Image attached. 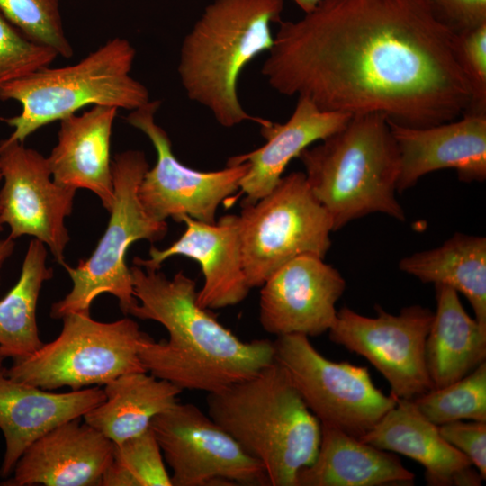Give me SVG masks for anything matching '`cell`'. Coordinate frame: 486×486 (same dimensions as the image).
Returning a JSON list of instances; mask_svg holds the SVG:
<instances>
[{
  "label": "cell",
  "instance_id": "cell-1",
  "mask_svg": "<svg viewBox=\"0 0 486 486\" xmlns=\"http://www.w3.org/2000/svg\"><path fill=\"white\" fill-rule=\"evenodd\" d=\"M454 37L427 0H322L280 22L261 72L279 94L322 111L428 127L470 104Z\"/></svg>",
  "mask_w": 486,
  "mask_h": 486
},
{
  "label": "cell",
  "instance_id": "cell-2",
  "mask_svg": "<svg viewBox=\"0 0 486 486\" xmlns=\"http://www.w3.org/2000/svg\"><path fill=\"white\" fill-rule=\"evenodd\" d=\"M138 303L130 315L160 323L167 340L148 334L139 356L146 371L179 389L207 393L244 381L274 361V341L244 342L197 302L196 283L177 272L130 267Z\"/></svg>",
  "mask_w": 486,
  "mask_h": 486
},
{
  "label": "cell",
  "instance_id": "cell-3",
  "mask_svg": "<svg viewBox=\"0 0 486 486\" xmlns=\"http://www.w3.org/2000/svg\"><path fill=\"white\" fill-rule=\"evenodd\" d=\"M208 415L265 468L272 486H295L318 454L321 426L275 361L255 375L207 393Z\"/></svg>",
  "mask_w": 486,
  "mask_h": 486
},
{
  "label": "cell",
  "instance_id": "cell-4",
  "mask_svg": "<svg viewBox=\"0 0 486 486\" xmlns=\"http://www.w3.org/2000/svg\"><path fill=\"white\" fill-rule=\"evenodd\" d=\"M284 0H214L183 40L178 74L188 98L231 128L266 119L248 114L238 94L245 67L269 51L271 25L281 22Z\"/></svg>",
  "mask_w": 486,
  "mask_h": 486
},
{
  "label": "cell",
  "instance_id": "cell-5",
  "mask_svg": "<svg viewBox=\"0 0 486 486\" xmlns=\"http://www.w3.org/2000/svg\"><path fill=\"white\" fill-rule=\"evenodd\" d=\"M298 158L312 194L331 217L333 231L376 212L405 221L395 195L398 148L383 114H353L341 130Z\"/></svg>",
  "mask_w": 486,
  "mask_h": 486
},
{
  "label": "cell",
  "instance_id": "cell-6",
  "mask_svg": "<svg viewBox=\"0 0 486 486\" xmlns=\"http://www.w3.org/2000/svg\"><path fill=\"white\" fill-rule=\"evenodd\" d=\"M136 50L114 38L74 65L38 69L0 86V100H14L21 112L5 119L8 138L24 143L36 130L89 105L128 111L149 102L148 88L130 76Z\"/></svg>",
  "mask_w": 486,
  "mask_h": 486
},
{
  "label": "cell",
  "instance_id": "cell-7",
  "mask_svg": "<svg viewBox=\"0 0 486 486\" xmlns=\"http://www.w3.org/2000/svg\"><path fill=\"white\" fill-rule=\"evenodd\" d=\"M148 168L140 150L129 149L114 156V198L107 228L88 258L81 259L76 267L62 265L73 285L63 299L51 305V318L62 319L72 312L90 313L94 300L105 292L118 300L125 316L138 303L126 263L127 251L137 240L159 241L168 230L166 221L148 216L139 199V186Z\"/></svg>",
  "mask_w": 486,
  "mask_h": 486
},
{
  "label": "cell",
  "instance_id": "cell-8",
  "mask_svg": "<svg viewBox=\"0 0 486 486\" xmlns=\"http://www.w3.org/2000/svg\"><path fill=\"white\" fill-rule=\"evenodd\" d=\"M61 320L62 329L54 340L4 368L9 377L49 391L80 390L105 385L124 374L147 372L139 348L148 334L132 319L102 322L90 313L72 312Z\"/></svg>",
  "mask_w": 486,
  "mask_h": 486
},
{
  "label": "cell",
  "instance_id": "cell-9",
  "mask_svg": "<svg viewBox=\"0 0 486 486\" xmlns=\"http://www.w3.org/2000/svg\"><path fill=\"white\" fill-rule=\"evenodd\" d=\"M239 216L242 261L250 288L301 256L325 257L333 231L331 217L312 194L303 172L283 176Z\"/></svg>",
  "mask_w": 486,
  "mask_h": 486
},
{
  "label": "cell",
  "instance_id": "cell-10",
  "mask_svg": "<svg viewBox=\"0 0 486 486\" xmlns=\"http://www.w3.org/2000/svg\"><path fill=\"white\" fill-rule=\"evenodd\" d=\"M274 346V361L320 424L360 438L397 403L375 387L366 366L326 358L305 335L279 336Z\"/></svg>",
  "mask_w": 486,
  "mask_h": 486
},
{
  "label": "cell",
  "instance_id": "cell-11",
  "mask_svg": "<svg viewBox=\"0 0 486 486\" xmlns=\"http://www.w3.org/2000/svg\"><path fill=\"white\" fill-rule=\"evenodd\" d=\"M150 428L172 471V486L270 485L264 466L193 403L178 401Z\"/></svg>",
  "mask_w": 486,
  "mask_h": 486
},
{
  "label": "cell",
  "instance_id": "cell-12",
  "mask_svg": "<svg viewBox=\"0 0 486 486\" xmlns=\"http://www.w3.org/2000/svg\"><path fill=\"white\" fill-rule=\"evenodd\" d=\"M159 101H149L130 111L126 122L142 131L151 141L157 161L145 173L139 186V199L152 219L181 222L183 216L214 223L220 203L239 190L240 180L249 164L227 166L218 171H199L181 163L173 153L172 142L155 121Z\"/></svg>",
  "mask_w": 486,
  "mask_h": 486
},
{
  "label": "cell",
  "instance_id": "cell-13",
  "mask_svg": "<svg viewBox=\"0 0 486 486\" xmlns=\"http://www.w3.org/2000/svg\"><path fill=\"white\" fill-rule=\"evenodd\" d=\"M376 311L371 318L342 307L328 330L329 339L365 357L397 399L413 400L431 390L425 345L434 312L420 305L402 308L397 315L379 306Z\"/></svg>",
  "mask_w": 486,
  "mask_h": 486
},
{
  "label": "cell",
  "instance_id": "cell-14",
  "mask_svg": "<svg viewBox=\"0 0 486 486\" xmlns=\"http://www.w3.org/2000/svg\"><path fill=\"white\" fill-rule=\"evenodd\" d=\"M0 169L1 218L9 236L41 241L63 265L70 239L65 220L72 212L76 191L54 182L47 158L8 138L0 141Z\"/></svg>",
  "mask_w": 486,
  "mask_h": 486
},
{
  "label": "cell",
  "instance_id": "cell-15",
  "mask_svg": "<svg viewBox=\"0 0 486 486\" xmlns=\"http://www.w3.org/2000/svg\"><path fill=\"white\" fill-rule=\"evenodd\" d=\"M346 289L341 274L323 258L301 256L277 269L261 286L259 320L276 337H316L328 331Z\"/></svg>",
  "mask_w": 486,
  "mask_h": 486
},
{
  "label": "cell",
  "instance_id": "cell-16",
  "mask_svg": "<svg viewBox=\"0 0 486 486\" xmlns=\"http://www.w3.org/2000/svg\"><path fill=\"white\" fill-rule=\"evenodd\" d=\"M181 222L186 228L176 241L164 249L151 246L150 258L135 256L132 263L160 269L167 258L184 256L200 264L204 276L197 292L201 307L216 310L244 301L251 288L243 267L239 216L226 214L214 223H206L185 215Z\"/></svg>",
  "mask_w": 486,
  "mask_h": 486
},
{
  "label": "cell",
  "instance_id": "cell-17",
  "mask_svg": "<svg viewBox=\"0 0 486 486\" xmlns=\"http://www.w3.org/2000/svg\"><path fill=\"white\" fill-rule=\"evenodd\" d=\"M400 170L397 193L413 187L431 172L451 168L464 182L486 179V114L464 113L447 122L410 127L388 120Z\"/></svg>",
  "mask_w": 486,
  "mask_h": 486
},
{
  "label": "cell",
  "instance_id": "cell-18",
  "mask_svg": "<svg viewBox=\"0 0 486 486\" xmlns=\"http://www.w3.org/2000/svg\"><path fill=\"white\" fill-rule=\"evenodd\" d=\"M113 442L84 421H67L34 441L2 486H100Z\"/></svg>",
  "mask_w": 486,
  "mask_h": 486
},
{
  "label": "cell",
  "instance_id": "cell-19",
  "mask_svg": "<svg viewBox=\"0 0 486 486\" xmlns=\"http://www.w3.org/2000/svg\"><path fill=\"white\" fill-rule=\"evenodd\" d=\"M105 400L104 389L91 386L53 392L9 377L0 371V429L5 450L0 477H10L23 452L56 427L81 418Z\"/></svg>",
  "mask_w": 486,
  "mask_h": 486
},
{
  "label": "cell",
  "instance_id": "cell-20",
  "mask_svg": "<svg viewBox=\"0 0 486 486\" xmlns=\"http://www.w3.org/2000/svg\"><path fill=\"white\" fill-rule=\"evenodd\" d=\"M360 439L419 463L428 485L480 486L484 481L469 458L443 437L438 426L425 418L412 400L398 399Z\"/></svg>",
  "mask_w": 486,
  "mask_h": 486
},
{
  "label": "cell",
  "instance_id": "cell-21",
  "mask_svg": "<svg viewBox=\"0 0 486 486\" xmlns=\"http://www.w3.org/2000/svg\"><path fill=\"white\" fill-rule=\"evenodd\" d=\"M118 109L95 105L60 122L58 143L47 158L58 184L94 193L110 211L114 198L111 137Z\"/></svg>",
  "mask_w": 486,
  "mask_h": 486
},
{
  "label": "cell",
  "instance_id": "cell-22",
  "mask_svg": "<svg viewBox=\"0 0 486 486\" xmlns=\"http://www.w3.org/2000/svg\"><path fill=\"white\" fill-rule=\"evenodd\" d=\"M351 116L322 111L310 100L298 97L295 109L285 123L267 120L260 125L266 144L248 153L233 156L227 162V166L249 164L248 173L239 183V190L245 194L241 205L254 204L269 194L292 159L312 143L341 130Z\"/></svg>",
  "mask_w": 486,
  "mask_h": 486
},
{
  "label": "cell",
  "instance_id": "cell-23",
  "mask_svg": "<svg viewBox=\"0 0 486 486\" xmlns=\"http://www.w3.org/2000/svg\"><path fill=\"white\" fill-rule=\"evenodd\" d=\"M321 426L314 462L300 470L295 486L413 485L415 474L394 453L380 449L343 430Z\"/></svg>",
  "mask_w": 486,
  "mask_h": 486
},
{
  "label": "cell",
  "instance_id": "cell-24",
  "mask_svg": "<svg viewBox=\"0 0 486 486\" xmlns=\"http://www.w3.org/2000/svg\"><path fill=\"white\" fill-rule=\"evenodd\" d=\"M435 286L436 310L425 345L432 389L460 380L486 359V327L468 315L454 289Z\"/></svg>",
  "mask_w": 486,
  "mask_h": 486
},
{
  "label": "cell",
  "instance_id": "cell-25",
  "mask_svg": "<svg viewBox=\"0 0 486 486\" xmlns=\"http://www.w3.org/2000/svg\"><path fill=\"white\" fill-rule=\"evenodd\" d=\"M104 386L105 400L83 419L114 444L148 430L156 416L179 401L183 392L148 372L124 374Z\"/></svg>",
  "mask_w": 486,
  "mask_h": 486
},
{
  "label": "cell",
  "instance_id": "cell-26",
  "mask_svg": "<svg viewBox=\"0 0 486 486\" xmlns=\"http://www.w3.org/2000/svg\"><path fill=\"white\" fill-rule=\"evenodd\" d=\"M400 269L423 283L446 285L471 303L486 327V238L455 233L440 247L401 258Z\"/></svg>",
  "mask_w": 486,
  "mask_h": 486
},
{
  "label": "cell",
  "instance_id": "cell-27",
  "mask_svg": "<svg viewBox=\"0 0 486 486\" xmlns=\"http://www.w3.org/2000/svg\"><path fill=\"white\" fill-rule=\"evenodd\" d=\"M53 274V269L47 266L46 246L32 238L18 281L0 300V351L5 358H26L43 345L36 310L41 287Z\"/></svg>",
  "mask_w": 486,
  "mask_h": 486
},
{
  "label": "cell",
  "instance_id": "cell-28",
  "mask_svg": "<svg viewBox=\"0 0 486 486\" xmlns=\"http://www.w3.org/2000/svg\"><path fill=\"white\" fill-rule=\"evenodd\" d=\"M100 486H172L161 448L150 428L114 444Z\"/></svg>",
  "mask_w": 486,
  "mask_h": 486
},
{
  "label": "cell",
  "instance_id": "cell-29",
  "mask_svg": "<svg viewBox=\"0 0 486 486\" xmlns=\"http://www.w3.org/2000/svg\"><path fill=\"white\" fill-rule=\"evenodd\" d=\"M436 426L457 420L486 421V361L460 380L412 400Z\"/></svg>",
  "mask_w": 486,
  "mask_h": 486
},
{
  "label": "cell",
  "instance_id": "cell-30",
  "mask_svg": "<svg viewBox=\"0 0 486 486\" xmlns=\"http://www.w3.org/2000/svg\"><path fill=\"white\" fill-rule=\"evenodd\" d=\"M59 4L60 0H0V12L29 40L68 58L73 48L65 34Z\"/></svg>",
  "mask_w": 486,
  "mask_h": 486
},
{
  "label": "cell",
  "instance_id": "cell-31",
  "mask_svg": "<svg viewBox=\"0 0 486 486\" xmlns=\"http://www.w3.org/2000/svg\"><path fill=\"white\" fill-rule=\"evenodd\" d=\"M58 56L25 37L0 12V86L49 67Z\"/></svg>",
  "mask_w": 486,
  "mask_h": 486
},
{
  "label": "cell",
  "instance_id": "cell-32",
  "mask_svg": "<svg viewBox=\"0 0 486 486\" xmlns=\"http://www.w3.org/2000/svg\"><path fill=\"white\" fill-rule=\"evenodd\" d=\"M454 46L471 93L464 113L486 114V23L454 34Z\"/></svg>",
  "mask_w": 486,
  "mask_h": 486
},
{
  "label": "cell",
  "instance_id": "cell-33",
  "mask_svg": "<svg viewBox=\"0 0 486 486\" xmlns=\"http://www.w3.org/2000/svg\"><path fill=\"white\" fill-rule=\"evenodd\" d=\"M443 437L486 478V421L457 420L438 426Z\"/></svg>",
  "mask_w": 486,
  "mask_h": 486
},
{
  "label": "cell",
  "instance_id": "cell-34",
  "mask_svg": "<svg viewBox=\"0 0 486 486\" xmlns=\"http://www.w3.org/2000/svg\"><path fill=\"white\" fill-rule=\"evenodd\" d=\"M434 17L452 33L486 23V0H427Z\"/></svg>",
  "mask_w": 486,
  "mask_h": 486
},
{
  "label": "cell",
  "instance_id": "cell-35",
  "mask_svg": "<svg viewBox=\"0 0 486 486\" xmlns=\"http://www.w3.org/2000/svg\"><path fill=\"white\" fill-rule=\"evenodd\" d=\"M15 247L14 239L10 236L0 238V283H1V270L5 261L11 256Z\"/></svg>",
  "mask_w": 486,
  "mask_h": 486
},
{
  "label": "cell",
  "instance_id": "cell-36",
  "mask_svg": "<svg viewBox=\"0 0 486 486\" xmlns=\"http://www.w3.org/2000/svg\"><path fill=\"white\" fill-rule=\"evenodd\" d=\"M303 12L309 13L314 9L322 0H292Z\"/></svg>",
  "mask_w": 486,
  "mask_h": 486
},
{
  "label": "cell",
  "instance_id": "cell-37",
  "mask_svg": "<svg viewBox=\"0 0 486 486\" xmlns=\"http://www.w3.org/2000/svg\"><path fill=\"white\" fill-rule=\"evenodd\" d=\"M4 359L5 357L0 351V371L4 369L3 364H4Z\"/></svg>",
  "mask_w": 486,
  "mask_h": 486
},
{
  "label": "cell",
  "instance_id": "cell-38",
  "mask_svg": "<svg viewBox=\"0 0 486 486\" xmlns=\"http://www.w3.org/2000/svg\"><path fill=\"white\" fill-rule=\"evenodd\" d=\"M2 179V173H1V169H0V180ZM3 226H4V223L2 221V218H1V206H0V232L3 230Z\"/></svg>",
  "mask_w": 486,
  "mask_h": 486
}]
</instances>
